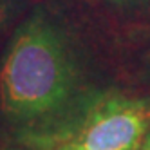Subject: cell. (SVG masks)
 I'll return each mask as SVG.
<instances>
[{
    "instance_id": "6da1fadb",
    "label": "cell",
    "mask_w": 150,
    "mask_h": 150,
    "mask_svg": "<svg viewBox=\"0 0 150 150\" xmlns=\"http://www.w3.org/2000/svg\"><path fill=\"white\" fill-rule=\"evenodd\" d=\"M89 89L63 29L42 9L20 25L0 67V112L20 139L65 114Z\"/></svg>"
},
{
    "instance_id": "7a4b0ae2",
    "label": "cell",
    "mask_w": 150,
    "mask_h": 150,
    "mask_svg": "<svg viewBox=\"0 0 150 150\" xmlns=\"http://www.w3.org/2000/svg\"><path fill=\"white\" fill-rule=\"evenodd\" d=\"M148 132V100L89 89L56 121L22 141L31 150H137Z\"/></svg>"
},
{
    "instance_id": "3957f363",
    "label": "cell",
    "mask_w": 150,
    "mask_h": 150,
    "mask_svg": "<svg viewBox=\"0 0 150 150\" xmlns=\"http://www.w3.org/2000/svg\"><path fill=\"white\" fill-rule=\"evenodd\" d=\"M114 4H120V6H130V4H145L148 0H110Z\"/></svg>"
},
{
    "instance_id": "277c9868",
    "label": "cell",
    "mask_w": 150,
    "mask_h": 150,
    "mask_svg": "<svg viewBox=\"0 0 150 150\" xmlns=\"http://www.w3.org/2000/svg\"><path fill=\"white\" fill-rule=\"evenodd\" d=\"M139 150H150V132H148V136L145 137V141H143V145L139 146Z\"/></svg>"
},
{
    "instance_id": "5b68a950",
    "label": "cell",
    "mask_w": 150,
    "mask_h": 150,
    "mask_svg": "<svg viewBox=\"0 0 150 150\" xmlns=\"http://www.w3.org/2000/svg\"><path fill=\"white\" fill-rule=\"evenodd\" d=\"M146 69H148V76H150V56L146 58Z\"/></svg>"
},
{
    "instance_id": "8992f818",
    "label": "cell",
    "mask_w": 150,
    "mask_h": 150,
    "mask_svg": "<svg viewBox=\"0 0 150 150\" xmlns=\"http://www.w3.org/2000/svg\"><path fill=\"white\" fill-rule=\"evenodd\" d=\"M0 22H2V13H0Z\"/></svg>"
}]
</instances>
